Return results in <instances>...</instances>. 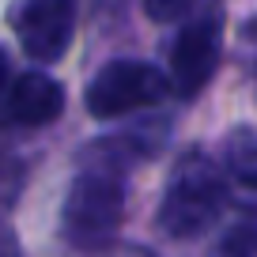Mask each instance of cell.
<instances>
[{
	"label": "cell",
	"mask_w": 257,
	"mask_h": 257,
	"mask_svg": "<svg viewBox=\"0 0 257 257\" xmlns=\"http://www.w3.org/2000/svg\"><path fill=\"white\" fill-rule=\"evenodd\" d=\"M219 46H223V16L219 12H204V16L189 19L170 49V91L182 98L201 95L219 64Z\"/></svg>",
	"instance_id": "cell-4"
},
{
	"label": "cell",
	"mask_w": 257,
	"mask_h": 257,
	"mask_svg": "<svg viewBox=\"0 0 257 257\" xmlns=\"http://www.w3.org/2000/svg\"><path fill=\"white\" fill-rule=\"evenodd\" d=\"M223 204H227L223 170L208 155L189 152L178 159L174 174H170L155 223L170 238H197L219 219Z\"/></svg>",
	"instance_id": "cell-1"
},
{
	"label": "cell",
	"mask_w": 257,
	"mask_h": 257,
	"mask_svg": "<svg viewBox=\"0 0 257 257\" xmlns=\"http://www.w3.org/2000/svg\"><path fill=\"white\" fill-rule=\"evenodd\" d=\"M125 219V182L121 170L87 167L76 174L61 212V231L72 246H102Z\"/></svg>",
	"instance_id": "cell-2"
},
{
	"label": "cell",
	"mask_w": 257,
	"mask_h": 257,
	"mask_svg": "<svg viewBox=\"0 0 257 257\" xmlns=\"http://www.w3.org/2000/svg\"><path fill=\"white\" fill-rule=\"evenodd\" d=\"M64 110V87L46 72H19L8 83V117L27 128L57 121Z\"/></svg>",
	"instance_id": "cell-6"
},
{
	"label": "cell",
	"mask_w": 257,
	"mask_h": 257,
	"mask_svg": "<svg viewBox=\"0 0 257 257\" xmlns=\"http://www.w3.org/2000/svg\"><path fill=\"white\" fill-rule=\"evenodd\" d=\"M19 46L34 61H61L76 38V0H23L12 12Z\"/></svg>",
	"instance_id": "cell-5"
},
{
	"label": "cell",
	"mask_w": 257,
	"mask_h": 257,
	"mask_svg": "<svg viewBox=\"0 0 257 257\" xmlns=\"http://www.w3.org/2000/svg\"><path fill=\"white\" fill-rule=\"evenodd\" d=\"M8 83H12V61H8V53L0 49V95L8 91Z\"/></svg>",
	"instance_id": "cell-10"
},
{
	"label": "cell",
	"mask_w": 257,
	"mask_h": 257,
	"mask_svg": "<svg viewBox=\"0 0 257 257\" xmlns=\"http://www.w3.org/2000/svg\"><path fill=\"white\" fill-rule=\"evenodd\" d=\"M219 253H257V216H242L231 231L219 238Z\"/></svg>",
	"instance_id": "cell-8"
},
{
	"label": "cell",
	"mask_w": 257,
	"mask_h": 257,
	"mask_svg": "<svg viewBox=\"0 0 257 257\" xmlns=\"http://www.w3.org/2000/svg\"><path fill=\"white\" fill-rule=\"evenodd\" d=\"M227 170L238 185L257 193V133L234 128L227 137Z\"/></svg>",
	"instance_id": "cell-7"
},
{
	"label": "cell",
	"mask_w": 257,
	"mask_h": 257,
	"mask_svg": "<svg viewBox=\"0 0 257 257\" xmlns=\"http://www.w3.org/2000/svg\"><path fill=\"white\" fill-rule=\"evenodd\" d=\"M170 80L148 61H110L95 80L87 83V113L98 121L125 117L133 110L163 102Z\"/></svg>",
	"instance_id": "cell-3"
},
{
	"label": "cell",
	"mask_w": 257,
	"mask_h": 257,
	"mask_svg": "<svg viewBox=\"0 0 257 257\" xmlns=\"http://www.w3.org/2000/svg\"><path fill=\"white\" fill-rule=\"evenodd\" d=\"M197 0H144L148 16L155 19V23H170V19H182L185 12L193 8Z\"/></svg>",
	"instance_id": "cell-9"
}]
</instances>
